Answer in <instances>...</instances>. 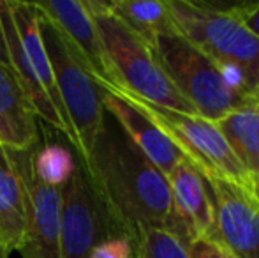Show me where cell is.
<instances>
[{
	"mask_svg": "<svg viewBox=\"0 0 259 258\" xmlns=\"http://www.w3.org/2000/svg\"><path fill=\"white\" fill-rule=\"evenodd\" d=\"M152 48L164 75L198 117L217 122L238 108L259 103L240 90L210 57L178 32L159 35Z\"/></svg>",
	"mask_w": 259,
	"mask_h": 258,
	"instance_id": "277c9868",
	"label": "cell"
},
{
	"mask_svg": "<svg viewBox=\"0 0 259 258\" xmlns=\"http://www.w3.org/2000/svg\"><path fill=\"white\" fill-rule=\"evenodd\" d=\"M0 62L9 65L7 60V45H6V32H4V25H2V18H0Z\"/></svg>",
	"mask_w": 259,
	"mask_h": 258,
	"instance_id": "cb8c5ba5",
	"label": "cell"
},
{
	"mask_svg": "<svg viewBox=\"0 0 259 258\" xmlns=\"http://www.w3.org/2000/svg\"><path fill=\"white\" fill-rule=\"evenodd\" d=\"M103 103L106 112L111 114V117L118 122V126L123 129V133L131 138V141L166 177L184 159L182 152L175 147L173 141L157 128L143 112L138 110L134 104H131L118 92L104 89Z\"/></svg>",
	"mask_w": 259,
	"mask_h": 258,
	"instance_id": "7c38bea8",
	"label": "cell"
},
{
	"mask_svg": "<svg viewBox=\"0 0 259 258\" xmlns=\"http://www.w3.org/2000/svg\"><path fill=\"white\" fill-rule=\"evenodd\" d=\"M229 13L259 39V2H243L228 7Z\"/></svg>",
	"mask_w": 259,
	"mask_h": 258,
	"instance_id": "7402d4cb",
	"label": "cell"
},
{
	"mask_svg": "<svg viewBox=\"0 0 259 258\" xmlns=\"http://www.w3.org/2000/svg\"><path fill=\"white\" fill-rule=\"evenodd\" d=\"M106 6L127 28L150 46L159 35L177 34L166 0H116L106 2Z\"/></svg>",
	"mask_w": 259,
	"mask_h": 258,
	"instance_id": "ac0fdd59",
	"label": "cell"
},
{
	"mask_svg": "<svg viewBox=\"0 0 259 258\" xmlns=\"http://www.w3.org/2000/svg\"><path fill=\"white\" fill-rule=\"evenodd\" d=\"M78 158L60 143H46L32 149V168L41 182L52 188H62L76 168Z\"/></svg>",
	"mask_w": 259,
	"mask_h": 258,
	"instance_id": "d6986e66",
	"label": "cell"
},
{
	"mask_svg": "<svg viewBox=\"0 0 259 258\" xmlns=\"http://www.w3.org/2000/svg\"><path fill=\"white\" fill-rule=\"evenodd\" d=\"M115 235L122 234L108 216L78 158L71 179L60 188L62 258H89L97 244Z\"/></svg>",
	"mask_w": 259,
	"mask_h": 258,
	"instance_id": "52a82bcc",
	"label": "cell"
},
{
	"mask_svg": "<svg viewBox=\"0 0 259 258\" xmlns=\"http://www.w3.org/2000/svg\"><path fill=\"white\" fill-rule=\"evenodd\" d=\"M106 212L133 241L141 230H164L171 212L167 177L106 112L89 158L81 161Z\"/></svg>",
	"mask_w": 259,
	"mask_h": 258,
	"instance_id": "6da1fadb",
	"label": "cell"
},
{
	"mask_svg": "<svg viewBox=\"0 0 259 258\" xmlns=\"http://www.w3.org/2000/svg\"><path fill=\"white\" fill-rule=\"evenodd\" d=\"M37 11L52 21L55 27L67 38V41L81 55L89 65L94 78L103 89H115L111 69L97 32L96 21L92 18L87 2L81 0H45L34 2Z\"/></svg>",
	"mask_w": 259,
	"mask_h": 258,
	"instance_id": "8fae6325",
	"label": "cell"
},
{
	"mask_svg": "<svg viewBox=\"0 0 259 258\" xmlns=\"http://www.w3.org/2000/svg\"><path fill=\"white\" fill-rule=\"evenodd\" d=\"M35 114L13 69L0 62V145L9 151H30L37 145Z\"/></svg>",
	"mask_w": 259,
	"mask_h": 258,
	"instance_id": "4fadbf2b",
	"label": "cell"
},
{
	"mask_svg": "<svg viewBox=\"0 0 259 258\" xmlns=\"http://www.w3.org/2000/svg\"><path fill=\"white\" fill-rule=\"evenodd\" d=\"M191 258H233L226 253L211 237H198L187 248Z\"/></svg>",
	"mask_w": 259,
	"mask_h": 258,
	"instance_id": "603a6c76",
	"label": "cell"
},
{
	"mask_svg": "<svg viewBox=\"0 0 259 258\" xmlns=\"http://www.w3.org/2000/svg\"><path fill=\"white\" fill-rule=\"evenodd\" d=\"M11 6V13H13V20L16 25V30L20 34L21 45L23 50L27 53L28 60L32 64L35 76L39 78L41 85L45 87L46 94L52 99L55 110L57 114L62 117L65 128L69 131V141L72 143V134L71 128H69V121L65 117V112L62 108L60 103V96H58L57 85H55L53 80V71H52V64L48 59V52H46V46L42 43V35H41V16H39L37 7L34 6V2H9Z\"/></svg>",
	"mask_w": 259,
	"mask_h": 258,
	"instance_id": "2e32d148",
	"label": "cell"
},
{
	"mask_svg": "<svg viewBox=\"0 0 259 258\" xmlns=\"http://www.w3.org/2000/svg\"><path fill=\"white\" fill-rule=\"evenodd\" d=\"M89 258H134L133 242L125 235H115L97 244Z\"/></svg>",
	"mask_w": 259,
	"mask_h": 258,
	"instance_id": "44dd1931",
	"label": "cell"
},
{
	"mask_svg": "<svg viewBox=\"0 0 259 258\" xmlns=\"http://www.w3.org/2000/svg\"><path fill=\"white\" fill-rule=\"evenodd\" d=\"M0 18H2L4 32H6L9 67L13 69L21 90L25 92L32 110H34L35 117L45 121L46 124L52 126L53 129L60 131L69 140V131L65 128L64 121H62V117L57 114L52 99H50V96L46 94L45 87L41 85L39 78L35 76L30 60H28L27 53H25V50H23L20 34H18L16 25H14V20H13V13H11L9 0H2V2H0Z\"/></svg>",
	"mask_w": 259,
	"mask_h": 258,
	"instance_id": "5bb4252c",
	"label": "cell"
},
{
	"mask_svg": "<svg viewBox=\"0 0 259 258\" xmlns=\"http://www.w3.org/2000/svg\"><path fill=\"white\" fill-rule=\"evenodd\" d=\"M215 225L210 237L233 258H259V198L224 179H206Z\"/></svg>",
	"mask_w": 259,
	"mask_h": 258,
	"instance_id": "ba28073f",
	"label": "cell"
},
{
	"mask_svg": "<svg viewBox=\"0 0 259 258\" xmlns=\"http://www.w3.org/2000/svg\"><path fill=\"white\" fill-rule=\"evenodd\" d=\"M41 35L78 158L85 161L104 121V89L64 34L41 13Z\"/></svg>",
	"mask_w": 259,
	"mask_h": 258,
	"instance_id": "5b68a950",
	"label": "cell"
},
{
	"mask_svg": "<svg viewBox=\"0 0 259 258\" xmlns=\"http://www.w3.org/2000/svg\"><path fill=\"white\" fill-rule=\"evenodd\" d=\"M177 32L210 57L240 90L259 101V39L228 7L166 0Z\"/></svg>",
	"mask_w": 259,
	"mask_h": 258,
	"instance_id": "7a4b0ae2",
	"label": "cell"
},
{
	"mask_svg": "<svg viewBox=\"0 0 259 258\" xmlns=\"http://www.w3.org/2000/svg\"><path fill=\"white\" fill-rule=\"evenodd\" d=\"M167 184L171 191V212L164 230L177 237L185 248L194 239L210 237L215 216L205 177L184 158L167 175Z\"/></svg>",
	"mask_w": 259,
	"mask_h": 258,
	"instance_id": "30bf717a",
	"label": "cell"
},
{
	"mask_svg": "<svg viewBox=\"0 0 259 258\" xmlns=\"http://www.w3.org/2000/svg\"><path fill=\"white\" fill-rule=\"evenodd\" d=\"M25 180L28 196V227L20 253L23 258H62L60 188L46 186L35 177L30 151H11Z\"/></svg>",
	"mask_w": 259,
	"mask_h": 258,
	"instance_id": "9c48e42d",
	"label": "cell"
},
{
	"mask_svg": "<svg viewBox=\"0 0 259 258\" xmlns=\"http://www.w3.org/2000/svg\"><path fill=\"white\" fill-rule=\"evenodd\" d=\"M131 242L134 258H191L187 248L177 237L160 228L141 230Z\"/></svg>",
	"mask_w": 259,
	"mask_h": 258,
	"instance_id": "ffe728a7",
	"label": "cell"
},
{
	"mask_svg": "<svg viewBox=\"0 0 259 258\" xmlns=\"http://www.w3.org/2000/svg\"><path fill=\"white\" fill-rule=\"evenodd\" d=\"M115 92H118L138 110L143 112L205 179H224L254 193L249 175L235 158L215 122L198 115H185L180 112L155 106L148 101L120 90Z\"/></svg>",
	"mask_w": 259,
	"mask_h": 258,
	"instance_id": "8992f818",
	"label": "cell"
},
{
	"mask_svg": "<svg viewBox=\"0 0 259 258\" xmlns=\"http://www.w3.org/2000/svg\"><path fill=\"white\" fill-rule=\"evenodd\" d=\"M249 175L259 198V103H250L215 122Z\"/></svg>",
	"mask_w": 259,
	"mask_h": 258,
	"instance_id": "e0dca14e",
	"label": "cell"
},
{
	"mask_svg": "<svg viewBox=\"0 0 259 258\" xmlns=\"http://www.w3.org/2000/svg\"><path fill=\"white\" fill-rule=\"evenodd\" d=\"M0 258H9V249L6 248V244L0 239Z\"/></svg>",
	"mask_w": 259,
	"mask_h": 258,
	"instance_id": "d4e9b609",
	"label": "cell"
},
{
	"mask_svg": "<svg viewBox=\"0 0 259 258\" xmlns=\"http://www.w3.org/2000/svg\"><path fill=\"white\" fill-rule=\"evenodd\" d=\"M111 69L115 90L185 115H198L178 94L155 59L154 48L127 28L106 2L87 0Z\"/></svg>",
	"mask_w": 259,
	"mask_h": 258,
	"instance_id": "3957f363",
	"label": "cell"
},
{
	"mask_svg": "<svg viewBox=\"0 0 259 258\" xmlns=\"http://www.w3.org/2000/svg\"><path fill=\"white\" fill-rule=\"evenodd\" d=\"M28 227L25 180L9 149L0 145V239L11 251H20Z\"/></svg>",
	"mask_w": 259,
	"mask_h": 258,
	"instance_id": "9a60e30c",
	"label": "cell"
}]
</instances>
